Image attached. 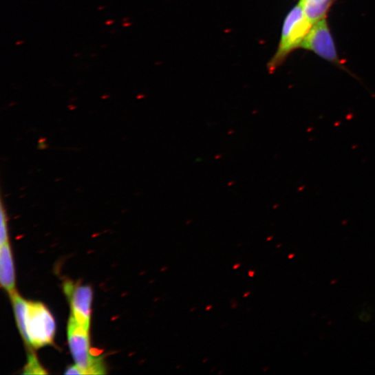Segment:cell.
<instances>
[{"mask_svg": "<svg viewBox=\"0 0 375 375\" xmlns=\"http://www.w3.org/2000/svg\"><path fill=\"white\" fill-rule=\"evenodd\" d=\"M65 374H83V372L81 369V368L76 365H72L67 367Z\"/></svg>", "mask_w": 375, "mask_h": 375, "instance_id": "cell-11", "label": "cell"}, {"mask_svg": "<svg viewBox=\"0 0 375 375\" xmlns=\"http://www.w3.org/2000/svg\"><path fill=\"white\" fill-rule=\"evenodd\" d=\"M241 266V264H237L233 268L234 269H237L238 268H239Z\"/></svg>", "mask_w": 375, "mask_h": 375, "instance_id": "cell-13", "label": "cell"}, {"mask_svg": "<svg viewBox=\"0 0 375 375\" xmlns=\"http://www.w3.org/2000/svg\"><path fill=\"white\" fill-rule=\"evenodd\" d=\"M301 47L315 53L330 63L339 66L343 65L338 56L327 18L313 25Z\"/></svg>", "mask_w": 375, "mask_h": 375, "instance_id": "cell-4", "label": "cell"}, {"mask_svg": "<svg viewBox=\"0 0 375 375\" xmlns=\"http://www.w3.org/2000/svg\"><path fill=\"white\" fill-rule=\"evenodd\" d=\"M89 332L72 315L70 317L67 324V339L75 363L83 374H105L102 359L95 357L90 352Z\"/></svg>", "mask_w": 375, "mask_h": 375, "instance_id": "cell-2", "label": "cell"}, {"mask_svg": "<svg viewBox=\"0 0 375 375\" xmlns=\"http://www.w3.org/2000/svg\"><path fill=\"white\" fill-rule=\"evenodd\" d=\"M112 24L113 23V21H109V22H107V24Z\"/></svg>", "mask_w": 375, "mask_h": 375, "instance_id": "cell-17", "label": "cell"}, {"mask_svg": "<svg viewBox=\"0 0 375 375\" xmlns=\"http://www.w3.org/2000/svg\"><path fill=\"white\" fill-rule=\"evenodd\" d=\"M212 308H213V307H212L211 306L207 307V308H206V311L211 310L212 309Z\"/></svg>", "mask_w": 375, "mask_h": 375, "instance_id": "cell-14", "label": "cell"}, {"mask_svg": "<svg viewBox=\"0 0 375 375\" xmlns=\"http://www.w3.org/2000/svg\"><path fill=\"white\" fill-rule=\"evenodd\" d=\"M24 374H45L47 372L40 365L34 354H30L28 363L25 368Z\"/></svg>", "mask_w": 375, "mask_h": 375, "instance_id": "cell-9", "label": "cell"}, {"mask_svg": "<svg viewBox=\"0 0 375 375\" xmlns=\"http://www.w3.org/2000/svg\"><path fill=\"white\" fill-rule=\"evenodd\" d=\"M250 294V292L248 291L247 293L244 294V297H247V296H248V294Z\"/></svg>", "mask_w": 375, "mask_h": 375, "instance_id": "cell-15", "label": "cell"}, {"mask_svg": "<svg viewBox=\"0 0 375 375\" xmlns=\"http://www.w3.org/2000/svg\"><path fill=\"white\" fill-rule=\"evenodd\" d=\"M27 343L35 348L52 343L56 333L54 319L40 303H28L25 318Z\"/></svg>", "mask_w": 375, "mask_h": 375, "instance_id": "cell-3", "label": "cell"}, {"mask_svg": "<svg viewBox=\"0 0 375 375\" xmlns=\"http://www.w3.org/2000/svg\"><path fill=\"white\" fill-rule=\"evenodd\" d=\"M0 231H1V233H0V237H1L0 242H1V246H3L8 242L6 215L3 206L1 207V228H0Z\"/></svg>", "mask_w": 375, "mask_h": 375, "instance_id": "cell-10", "label": "cell"}, {"mask_svg": "<svg viewBox=\"0 0 375 375\" xmlns=\"http://www.w3.org/2000/svg\"><path fill=\"white\" fill-rule=\"evenodd\" d=\"M12 301L18 323L19 328L25 341H27V332L25 327V318L28 307V303L15 291L12 293Z\"/></svg>", "mask_w": 375, "mask_h": 375, "instance_id": "cell-8", "label": "cell"}, {"mask_svg": "<svg viewBox=\"0 0 375 375\" xmlns=\"http://www.w3.org/2000/svg\"><path fill=\"white\" fill-rule=\"evenodd\" d=\"M313 25L299 3L290 11L283 21L277 51L268 63L269 69H276L292 51L301 47Z\"/></svg>", "mask_w": 375, "mask_h": 375, "instance_id": "cell-1", "label": "cell"}, {"mask_svg": "<svg viewBox=\"0 0 375 375\" xmlns=\"http://www.w3.org/2000/svg\"><path fill=\"white\" fill-rule=\"evenodd\" d=\"M0 281L2 286L11 294L15 289V272L9 243L1 246L0 251Z\"/></svg>", "mask_w": 375, "mask_h": 375, "instance_id": "cell-6", "label": "cell"}, {"mask_svg": "<svg viewBox=\"0 0 375 375\" xmlns=\"http://www.w3.org/2000/svg\"><path fill=\"white\" fill-rule=\"evenodd\" d=\"M248 274H249L250 277H253L255 276V271L250 270Z\"/></svg>", "mask_w": 375, "mask_h": 375, "instance_id": "cell-12", "label": "cell"}, {"mask_svg": "<svg viewBox=\"0 0 375 375\" xmlns=\"http://www.w3.org/2000/svg\"><path fill=\"white\" fill-rule=\"evenodd\" d=\"M64 288L70 300L72 316L80 325L89 331L92 288L89 286H74L71 283H67Z\"/></svg>", "mask_w": 375, "mask_h": 375, "instance_id": "cell-5", "label": "cell"}, {"mask_svg": "<svg viewBox=\"0 0 375 375\" xmlns=\"http://www.w3.org/2000/svg\"><path fill=\"white\" fill-rule=\"evenodd\" d=\"M333 0H299V2L313 24L327 18Z\"/></svg>", "mask_w": 375, "mask_h": 375, "instance_id": "cell-7", "label": "cell"}, {"mask_svg": "<svg viewBox=\"0 0 375 375\" xmlns=\"http://www.w3.org/2000/svg\"><path fill=\"white\" fill-rule=\"evenodd\" d=\"M131 24L130 23H126L124 25V27H127V26H129Z\"/></svg>", "mask_w": 375, "mask_h": 375, "instance_id": "cell-16", "label": "cell"}]
</instances>
